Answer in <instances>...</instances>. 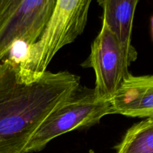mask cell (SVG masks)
Instances as JSON below:
<instances>
[{
  "instance_id": "1",
  "label": "cell",
  "mask_w": 153,
  "mask_h": 153,
  "mask_svg": "<svg viewBox=\"0 0 153 153\" xmlns=\"http://www.w3.org/2000/svg\"><path fill=\"white\" fill-rule=\"evenodd\" d=\"M68 71L46 70L33 81L24 79L13 58L0 62V153H26L41 124L81 86Z\"/></svg>"
},
{
  "instance_id": "2",
  "label": "cell",
  "mask_w": 153,
  "mask_h": 153,
  "mask_svg": "<svg viewBox=\"0 0 153 153\" xmlns=\"http://www.w3.org/2000/svg\"><path fill=\"white\" fill-rule=\"evenodd\" d=\"M92 1L57 0L50 20L40 37L25 48L21 59L16 60L24 79L32 81L40 77L55 55L83 33Z\"/></svg>"
},
{
  "instance_id": "3",
  "label": "cell",
  "mask_w": 153,
  "mask_h": 153,
  "mask_svg": "<svg viewBox=\"0 0 153 153\" xmlns=\"http://www.w3.org/2000/svg\"><path fill=\"white\" fill-rule=\"evenodd\" d=\"M108 114H112L110 100L98 98L94 89L80 86L45 120L28 143L26 153L40 152L56 137L97 125Z\"/></svg>"
},
{
  "instance_id": "4",
  "label": "cell",
  "mask_w": 153,
  "mask_h": 153,
  "mask_svg": "<svg viewBox=\"0 0 153 153\" xmlns=\"http://www.w3.org/2000/svg\"><path fill=\"white\" fill-rule=\"evenodd\" d=\"M137 58V50L126 49L114 33L103 23L91 45L88 67L96 76L94 91L98 98L110 100L130 74L128 67Z\"/></svg>"
},
{
  "instance_id": "5",
  "label": "cell",
  "mask_w": 153,
  "mask_h": 153,
  "mask_svg": "<svg viewBox=\"0 0 153 153\" xmlns=\"http://www.w3.org/2000/svg\"><path fill=\"white\" fill-rule=\"evenodd\" d=\"M57 0H22L14 13L0 24V62L17 43L29 46L46 28Z\"/></svg>"
},
{
  "instance_id": "6",
  "label": "cell",
  "mask_w": 153,
  "mask_h": 153,
  "mask_svg": "<svg viewBox=\"0 0 153 153\" xmlns=\"http://www.w3.org/2000/svg\"><path fill=\"white\" fill-rule=\"evenodd\" d=\"M112 114L153 117V76L130 73L110 100Z\"/></svg>"
},
{
  "instance_id": "7",
  "label": "cell",
  "mask_w": 153,
  "mask_h": 153,
  "mask_svg": "<svg viewBox=\"0 0 153 153\" xmlns=\"http://www.w3.org/2000/svg\"><path fill=\"white\" fill-rule=\"evenodd\" d=\"M140 0H98L102 7V22L114 33L128 50H135L131 44L133 21Z\"/></svg>"
},
{
  "instance_id": "8",
  "label": "cell",
  "mask_w": 153,
  "mask_h": 153,
  "mask_svg": "<svg viewBox=\"0 0 153 153\" xmlns=\"http://www.w3.org/2000/svg\"><path fill=\"white\" fill-rule=\"evenodd\" d=\"M116 150V153H153V117L128 128Z\"/></svg>"
},
{
  "instance_id": "9",
  "label": "cell",
  "mask_w": 153,
  "mask_h": 153,
  "mask_svg": "<svg viewBox=\"0 0 153 153\" xmlns=\"http://www.w3.org/2000/svg\"><path fill=\"white\" fill-rule=\"evenodd\" d=\"M22 0H0V24L11 16Z\"/></svg>"
},
{
  "instance_id": "10",
  "label": "cell",
  "mask_w": 153,
  "mask_h": 153,
  "mask_svg": "<svg viewBox=\"0 0 153 153\" xmlns=\"http://www.w3.org/2000/svg\"><path fill=\"white\" fill-rule=\"evenodd\" d=\"M152 32H153V19H152Z\"/></svg>"
}]
</instances>
